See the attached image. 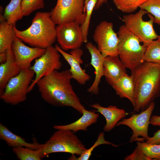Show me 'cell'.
<instances>
[{
	"label": "cell",
	"mask_w": 160,
	"mask_h": 160,
	"mask_svg": "<svg viewBox=\"0 0 160 160\" xmlns=\"http://www.w3.org/2000/svg\"><path fill=\"white\" fill-rule=\"evenodd\" d=\"M35 75V73L30 68L21 70L8 82L3 92L0 95L1 99L5 103L12 105L25 101Z\"/></svg>",
	"instance_id": "52a82bcc"
},
{
	"label": "cell",
	"mask_w": 160,
	"mask_h": 160,
	"mask_svg": "<svg viewBox=\"0 0 160 160\" xmlns=\"http://www.w3.org/2000/svg\"><path fill=\"white\" fill-rule=\"evenodd\" d=\"M93 37L98 50L104 57L118 56L119 40L112 23L105 21L100 23L96 27Z\"/></svg>",
	"instance_id": "9c48e42d"
},
{
	"label": "cell",
	"mask_w": 160,
	"mask_h": 160,
	"mask_svg": "<svg viewBox=\"0 0 160 160\" xmlns=\"http://www.w3.org/2000/svg\"><path fill=\"white\" fill-rule=\"evenodd\" d=\"M122 20L126 27L147 47L158 35L153 28V17L145 10L124 15Z\"/></svg>",
	"instance_id": "8992f818"
},
{
	"label": "cell",
	"mask_w": 160,
	"mask_h": 160,
	"mask_svg": "<svg viewBox=\"0 0 160 160\" xmlns=\"http://www.w3.org/2000/svg\"><path fill=\"white\" fill-rule=\"evenodd\" d=\"M60 53L52 46L46 48L45 53L36 59L33 65L30 68L35 73V77L29 88L28 92L33 90L40 79L60 69L62 63Z\"/></svg>",
	"instance_id": "30bf717a"
},
{
	"label": "cell",
	"mask_w": 160,
	"mask_h": 160,
	"mask_svg": "<svg viewBox=\"0 0 160 160\" xmlns=\"http://www.w3.org/2000/svg\"><path fill=\"white\" fill-rule=\"evenodd\" d=\"M82 116L78 120L70 124L65 125H55L53 128L56 130L66 129L70 130L73 132L80 130L87 131V128L97 122L99 114L95 111L83 109Z\"/></svg>",
	"instance_id": "d6986e66"
},
{
	"label": "cell",
	"mask_w": 160,
	"mask_h": 160,
	"mask_svg": "<svg viewBox=\"0 0 160 160\" xmlns=\"http://www.w3.org/2000/svg\"><path fill=\"white\" fill-rule=\"evenodd\" d=\"M22 0H10L5 8L3 16L8 23L15 26L16 23L23 17L21 4Z\"/></svg>",
	"instance_id": "603a6c76"
},
{
	"label": "cell",
	"mask_w": 160,
	"mask_h": 160,
	"mask_svg": "<svg viewBox=\"0 0 160 160\" xmlns=\"http://www.w3.org/2000/svg\"><path fill=\"white\" fill-rule=\"evenodd\" d=\"M80 25L72 22L56 27L57 39L62 49L66 51L80 48L84 43Z\"/></svg>",
	"instance_id": "7c38bea8"
},
{
	"label": "cell",
	"mask_w": 160,
	"mask_h": 160,
	"mask_svg": "<svg viewBox=\"0 0 160 160\" xmlns=\"http://www.w3.org/2000/svg\"><path fill=\"white\" fill-rule=\"evenodd\" d=\"M38 149L41 158L55 153L64 152L79 156L87 149L72 131L58 129Z\"/></svg>",
	"instance_id": "5b68a950"
},
{
	"label": "cell",
	"mask_w": 160,
	"mask_h": 160,
	"mask_svg": "<svg viewBox=\"0 0 160 160\" xmlns=\"http://www.w3.org/2000/svg\"><path fill=\"white\" fill-rule=\"evenodd\" d=\"M144 60L160 65V43L157 40H153L147 47Z\"/></svg>",
	"instance_id": "d4e9b609"
},
{
	"label": "cell",
	"mask_w": 160,
	"mask_h": 160,
	"mask_svg": "<svg viewBox=\"0 0 160 160\" xmlns=\"http://www.w3.org/2000/svg\"><path fill=\"white\" fill-rule=\"evenodd\" d=\"M89 0H85V4H84V12L86 14V7L87 2Z\"/></svg>",
	"instance_id": "8d00e7d4"
},
{
	"label": "cell",
	"mask_w": 160,
	"mask_h": 160,
	"mask_svg": "<svg viewBox=\"0 0 160 160\" xmlns=\"http://www.w3.org/2000/svg\"><path fill=\"white\" fill-rule=\"evenodd\" d=\"M0 138L12 148L23 147L36 150L43 145V144H39L35 141L33 143L27 142L24 138L14 134L1 123H0Z\"/></svg>",
	"instance_id": "ffe728a7"
},
{
	"label": "cell",
	"mask_w": 160,
	"mask_h": 160,
	"mask_svg": "<svg viewBox=\"0 0 160 160\" xmlns=\"http://www.w3.org/2000/svg\"><path fill=\"white\" fill-rule=\"evenodd\" d=\"M90 106L97 110L93 111L100 113L105 117L106 124L103 129L105 132H109L111 130L117 123L127 114L124 109L119 108L116 106L110 105L105 107L98 103H95Z\"/></svg>",
	"instance_id": "e0dca14e"
},
{
	"label": "cell",
	"mask_w": 160,
	"mask_h": 160,
	"mask_svg": "<svg viewBox=\"0 0 160 160\" xmlns=\"http://www.w3.org/2000/svg\"><path fill=\"white\" fill-rule=\"evenodd\" d=\"M72 77L69 70H55L36 83L42 99L56 107H70L82 114L84 107L71 84Z\"/></svg>",
	"instance_id": "6da1fadb"
},
{
	"label": "cell",
	"mask_w": 160,
	"mask_h": 160,
	"mask_svg": "<svg viewBox=\"0 0 160 160\" xmlns=\"http://www.w3.org/2000/svg\"><path fill=\"white\" fill-rule=\"evenodd\" d=\"M55 47L70 65L69 71L72 79L76 80L79 84L84 85L90 79V77L81 66V65L83 63L81 58L83 51L79 48L72 50L70 53H68L57 45H56Z\"/></svg>",
	"instance_id": "5bb4252c"
},
{
	"label": "cell",
	"mask_w": 160,
	"mask_h": 160,
	"mask_svg": "<svg viewBox=\"0 0 160 160\" xmlns=\"http://www.w3.org/2000/svg\"><path fill=\"white\" fill-rule=\"evenodd\" d=\"M85 0H57L50 12L51 18L57 25L75 22L81 25L86 16Z\"/></svg>",
	"instance_id": "ba28073f"
},
{
	"label": "cell",
	"mask_w": 160,
	"mask_h": 160,
	"mask_svg": "<svg viewBox=\"0 0 160 160\" xmlns=\"http://www.w3.org/2000/svg\"><path fill=\"white\" fill-rule=\"evenodd\" d=\"M12 49L15 61L21 70L30 68L32 62L41 56L46 51V49L28 47L16 36Z\"/></svg>",
	"instance_id": "4fadbf2b"
},
{
	"label": "cell",
	"mask_w": 160,
	"mask_h": 160,
	"mask_svg": "<svg viewBox=\"0 0 160 160\" xmlns=\"http://www.w3.org/2000/svg\"><path fill=\"white\" fill-rule=\"evenodd\" d=\"M7 59L0 65V95L3 92L9 80L21 71L16 63L12 48L7 52Z\"/></svg>",
	"instance_id": "ac0fdd59"
},
{
	"label": "cell",
	"mask_w": 160,
	"mask_h": 160,
	"mask_svg": "<svg viewBox=\"0 0 160 160\" xmlns=\"http://www.w3.org/2000/svg\"><path fill=\"white\" fill-rule=\"evenodd\" d=\"M104 76L111 86L127 74L126 68L118 56H108L103 63Z\"/></svg>",
	"instance_id": "2e32d148"
},
{
	"label": "cell",
	"mask_w": 160,
	"mask_h": 160,
	"mask_svg": "<svg viewBox=\"0 0 160 160\" xmlns=\"http://www.w3.org/2000/svg\"><path fill=\"white\" fill-rule=\"evenodd\" d=\"M98 0H89L86 7V16L84 22L81 25L84 42H87V35L90 18L93 10Z\"/></svg>",
	"instance_id": "f546056e"
},
{
	"label": "cell",
	"mask_w": 160,
	"mask_h": 160,
	"mask_svg": "<svg viewBox=\"0 0 160 160\" xmlns=\"http://www.w3.org/2000/svg\"><path fill=\"white\" fill-rule=\"evenodd\" d=\"M12 151L20 160H41V158L38 149L33 150L20 147L12 148Z\"/></svg>",
	"instance_id": "4316f807"
},
{
	"label": "cell",
	"mask_w": 160,
	"mask_h": 160,
	"mask_svg": "<svg viewBox=\"0 0 160 160\" xmlns=\"http://www.w3.org/2000/svg\"><path fill=\"white\" fill-rule=\"evenodd\" d=\"M134 84V112L147 108L160 92V65L144 62L131 71Z\"/></svg>",
	"instance_id": "7a4b0ae2"
},
{
	"label": "cell",
	"mask_w": 160,
	"mask_h": 160,
	"mask_svg": "<svg viewBox=\"0 0 160 160\" xmlns=\"http://www.w3.org/2000/svg\"><path fill=\"white\" fill-rule=\"evenodd\" d=\"M145 142L149 144H160V129L155 132L152 137H149Z\"/></svg>",
	"instance_id": "d6a6232c"
},
{
	"label": "cell",
	"mask_w": 160,
	"mask_h": 160,
	"mask_svg": "<svg viewBox=\"0 0 160 160\" xmlns=\"http://www.w3.org/2000/svg\"><path fill=\"white\" fill-rule=\"evenodd\" d=\"M116 8L122 12L132 13L147 0H112Z\"/></svg>",
	"instance_id": "484cf974"
},
{
	"label": "cell",
	"mask_w": 160,
	"mask_h": 160,
	"mask_svg": "<svg viewBox=\"0 0 160 160\" xmlns=\"http://www.w3.org/2000/svg\"><path fill=\"white\" fill-rule=\"evenodd\" d=\"M124 160H152L143 153L137 146L132 152L125 157Z\"/></svg>",
	"instance_id": "1f68e13d"
},
{
	"label": "cell",
	"mask_w": 160,
	"mask_h": 160,
	"mask_svg": "<svg viewBox=\"0 0 160 160\" xmlns=\"http://www.w3.org/2000/svg\"><path fill=\"white\" fill-rule=\"evenodd\" d=\"M24 16L29 15L33 12L44 7V0H22L21 4Z\"/></svg>",
	"instance_id": "4dcf8cb0"
},
{
	"label": "cell",
	"mask_w": 160,
	"mask_h": 160,
	"mask_svg": "<svg viewBox=\"0 0 160 160\" xmlns=\"http://www.w3.org/2000/svg\"><path fill=\"white\" fill-rule=\"evenodd\" d=\"M157 40L160 43V35H158Z\"/></svg>",
	"instance_id": "74e56055"
},
{
	"label": "cell",
	"mask_w": 160,
	"mask_h": 160,
	"mask_svg": "<svg viewBox=\"0 0 160 160\" xmlns=\"http://www.w3.org/2000/svg\"><path fill=\"white\" fill-rule=\"evenodd\" d=\"M102 144L110 145L115 147H117L119 145L106 140L104 138V133L103 132H102L99 133L97 140L91 148L89 149H87L79 157H77L75 155H72L68 159V160H88L89 159L94 149L97 146Z\"/></svg>",
	"instance_id": "cb8c5ba5"
},
{
	"label": "cell",
	"mask_w": 160,
	"mask_h": 160,
	"mask_svg": "<svg viewBox=\"0 0 160 160\" xmlns=\"http://www.w3.org/2000/svg\"><path fill=\"white\" fill-rule=\"evenodd\" d=\"M117 35L118 56L126 67L132 71L145 62L147 47L140 44L139 39L124 24L120 27Z\"/></svg>",
	"instance_id": "277c9868"
},
{
	"label": "cell",
	"mask_w": 160,
	"mask_h": 160,
	"mask_svg": "<svg viewBox=\"0 0 160 160\" xmlns=\"http://www.w3.org/2000/svg\"><path fill=\"white\" fill-rule=\"evenodd\" d=\"M137 145L143 153L152 160H160V144H149L137 141Z\"/></svg>",
	"instance_id": "f1b7e54d"
},
{
	"label": "cell",
	"mask_w": 160,
	"mask_h": 160,
	"mask_svg": "<svg viewBox=\"0 0 160 160\" xmlns=\"http://www.w3.org/2000/svg\"><path fill=\"white\" fill-rule=\"evenodd\" d=\"M86 46L91 55L90 64L94 68L95 74L94 80L87 91L93 94L97 95L99 94V85L102 77L104 76L103 63L105 57L92 43L87 42Z\"/></svg>",
	"instance_id": "9a60e30c"
},
{
	"label": "cell",
	"mask_w": 160,
	"mask_h": 160,
	"mask_svg": "<svg viewBox=\"0 0 160 160\" xmlns=\"http://www.w3.org/2000/svg\"><path fill=\"white\" fill-rule=\"evenodd\" d=\"M56 27L50 12H38L28 28L20 31L15 26L14 29L16 36L23 41L32 47L46 49L57 39Z\"/></svg>",
	"instance_id": "3957f363"
},
{
	"label": "cell",
	"mask_w": 160,
	"mask_h": 160,
	"mask_svg": "<svg viewBox=\"0 0 160 160\" xmlns=\"http://www.w3.org/2000/svg\"><path fill=\"white\" fill-rule=\"evenodd\" d=\"M155 106V102L153 101L147 108L140 113L134 114L128 118H124L117 123V126L124 125L132 129V134L130 138V142L141 141L139 137H140L146 141L149 138L148 128Z\"/></svg>",
	"instance_id": "8fae6325"
},
{
	"label": "cell",
	"mask_w": 160,
	"mask_h": 160,
	"mask_svg": "<svg viewBox=\"0 0 160 160\" xmlns=\"http://www.w3.org/2000/svg\"><path fill=\"white\" fill-rule=\"evenodd\" d=\"M111 86L116 94L120 97L127 98L134 106L135 86L133 79L131 75L129 76L126 74Z\"/></svg>",
	"instance_id": "44dd1931"
},
{
	"label": "cell",
	"mask_w": 160,
	"mask_h": 160,
	"mask_svg": "<svg viewBox=\"0 0 160 160\" xmlns=\"http://www.w3.org/2000/svg\"><path fill=\"white\" fill-rule=\"evenodd\" d=\"M7 53H0V63H2L5 62L7 59Z\"/></svg>",
	"instance_id": "e575fe53"
},
{
	"label": "cell",
	"mask_w": 160,
	"mask_h": 160,
	"mask_svg": "<svg viewBox=\"0 0 160 160\" xmlns=\"http://www.w3.org/2000/svg\"><path fill=\"white\" fill-rule=\"evenodd\" d=\"M150 124L153 126L160 127V116L153 115L151 116Z\"/></svg>",
	"instance_id": "836d02e7"
},
{
	"label": "cell",
	"mask_w": 160,
	"mask_h": 160,
	"mask_svg": "<svg viewBox=\"0 0 160 160\" xmlns=\"http://www.w3.org/2000/svg\"><path fill=\"white\" fill-rule=\"evenodd\" d=\"M107 0H98L95 7V10L99 8L104 3H107Z\"/></svg>",
	"instance_id": "d590c367"
},
{
	"label": "cell",
	"mask_w": 160,
	"mask_h": 160,
	"mask_svg": "<svg viewBox=\"0 0 160 160\" xmlns=\"http://www.w3.org/2000/svg\"><path fill=\"white\" fill-rule=\"evenodd\" d=\"M0 53L7 52L12 48L15 36L14 26L9 24L2 13L0 16Z\"/></svg>",
	"instance_id": "7402d4cb"
},
{
	"label": "cell",
	"mask_w": 160,
	"mask_h": 160,
	"mask_svg": "<svg viewBox=\"0 0 160 160\" xmlns=\"http://www.w3.org/2000/svg\"><path fill=\"white\" fill-rule=\"evenodd\" d=\"M139 8L151 14L153 17L154 22L160 25V0H147Z\"/></svg>",
	"instance_id": "83f0119b"
}]
</instances>
